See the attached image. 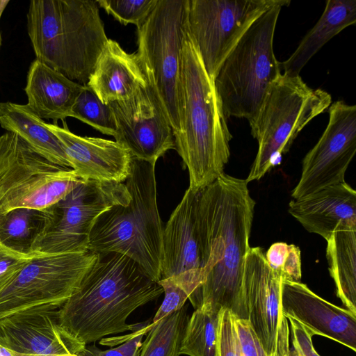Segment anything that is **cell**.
Here are the masks:
<instances>
[{
	"label": "cell",
	"instance_id": "obj_1",
	"mask_svg": "<svg viewBox=\"0 0 356 356\" xmlns=\"http://www.w3.org/2000/svg\"><path fill=\"white\" fill-rule=\"evenodd\" d=\"M248 184L224 172L200 191L199 222L205 280L188 298L195 309L209 306L218 311L227 309L236 318H248L242 284L256 202Z\"/></svg>",
	"mask_w": 356,
	"mask_h": 356
},
{
	"label": "cell",
	"instance_id": "obj_2",
	"mask_svg": "<svg viewBox=\"0 0 356 356\" xmlns=\"http://www.w3.org/2000/svg\"><path fill=\"white\" fill-rule=\"evenodd\" d=\"M162 287L135 261L120 253H97L79 285L58 312L60 326L86 345L134 331L127 321L157 299Z\"/></svg>",
	"mask_w": 356,
	"mask_h": 356
},
{
	"label": "cell",
	"instance_id": "obj_3",
	"mask_svg": "<svg viewBox=\"0 0 356 356\" xmlns=\"http://www.w3.org/2000/svg\"><path fill=\"white\" fill-rule=\"evenodd\" d=\"M179 130L175 149L189 174V187L199 191L224 173L232 136L216 97L213 81L186 27L178 87Z\"/></svg>",
	"mask_w": 356,
	"mask_h": 356
},
{
	"label": "cell",
	"instance_id": "obj_4",
	"mask_svg": "<svg viewBox=\"0 0 356 356\" xmlns=\"http://www.w3.org/2000/svg\"><path fill=\"white\" fill-rule=\"evenodd\" d=\"M27 31L35 59L86 85L108 38L93 0H33Z\"/></svg>",
	"mask_w": 356,
	"mask_h": 356
},
{
	"label": "cell",
	"instance_id": "obj_5",
	"mask_svg": "<svg viewBox=\"0 0 356 356\" xmlns=\"http://www.w3.org/2000/svg\"><path fill=\"white\" fill-rule=\"evenodd\" d=\"M124 184L130 195L128 203L114 205L97 218L88 249L126 255L158 282L163 227L156 201L155 164L132 157Z\"/></svg>",
	"mask_w": 356,
	"mask_h": 356
},
{
	"label": "cell",
	"instance_id": "obj_6",
	"mask_svg": "<svg viewBox=\"0 0 356 356\" xmlns=\"http://www.w3.org/2000/svg\"><path fill=\"white\" fill-rule=\"evenodd\" d=\"M290 3L281 0L261 15L220 65L213 85L226 118H245L251 125L270 86L281 75L273 38L280 10Z\"/></svg>",
	"mask_w": 356,
	"mask_h": 356
},
{
	"label": "cell",
	"instance_id": "obj_7",
	"mask_svg": "<svg viewBox=\"0 0 356 356\" xmlns=\"http://www.w3.org/2000/svg\"><path fill=\"white\" fill-rule=\"evenodd\" d=\"M331 95L312 89L299 76L281 74L272 84L254 122L250 125L258 152L246 178H262L280 163L302 129L330 106Z\"/></svg>",
	"mask_w": 356,
	"mask_h": 356
},
{
	"label": "cell",
	"instance_id": "obj_8",
	"mask_svg": "<svg viewBox=\"0 0 356 356\" xmlns=\"http://www.w3.org/2000/svg\"><path fill=\"white\" fill-rule=\"evenodd\" d=\"M83 181L71 168L42 157L17 134L0 136V213L47 208Z\"/></svg>",
	"mask_w": 356,
	"mask_h": 356
},
{
	"label": "cell",
	"instance_id": "obj_9",
	"mask_svg": "<svg viewBox=\"0 0 356 356\" xmlns=\"http://www.w3.org/2000/svg\"><path fill=\"white\" fill-rule=\"evenodd\" d=\"M188 0H158L137 28L136 52L152 80L169 122L179 130L178 87Z\"/></svg>",
	"mask_w": 356,
	"mask_h": 356
},
{
	"label": "cell",
	"instance_id": "obj_10",
	"mask_svg": "<svg viewBox=\"0 0 356 356\" xmlns=\"http://www.w3.org/2000/svg\"><path fill=\"white\" fill-rule=\"evenodd\" d=\"M130 199L124 183L84 181L45 208L49 218L33 247L34 254H73L88 251L89 236L97 218Z\"/></svg>",
	"mask_w": 356,
	"mask_h": 356
},
{
	"label": "cell",
	"instance_id": "obj_11",
	"mask_svg": "<svg viewBox=\"0 0 356 356\" xmlns=\"http://www.w3.org/2000/svg\"><path fill=\"white\" fill-rule=\"evenodd\" d=\"M281 0H188L186 31L213 79L251 24Z\"/></svg>",
	"mask_w": 356,
	"mask_h": 356
},
{
	"label": "cell",
	"instance_id": "obj_12",
	"mask_svg": "<svg viewBox=\"0 0 356 356\" xmlns=\"http://www.w3.org/2000/svg\"><path fill=\"white\" fill-rule=\"evenodd\" d=\"M97 253L35 254L0 289V319L47 304L63 305L79 285Z\"/></svg>",
	"mask_w": 356,
	"mask_h": 356
},
{
	"label": "cell",
	"instance_id": "obj_13",
	"mask_svg": "<svg viewBox=\"0 0 356 356\" xmlns=\"http://www.w3.org/2000/svg\"><path fill=\"white\" fill-rule=\"evenodd\" d=\"M141 65L146 83L130 97L108 105L116 126L115 141L132 157L156 164L166 152L175 149V138L155 87Z\"/></svg>",
	"mask_w": 356,
	"mask_h": 356
},
{
	"label": "cell",
	"instance_id": "obj_14",
	"mask_svg": "<svg viewBox=\"0 0 356 356\" xmlns=\"http://www.w3.org/2000/svg\"><path fill=\"white\" fill-rule=\"evenodd\" d=\"M328 112L324 132L302 160L300 178L291 193L293 200L345 182L356 152V106L338 100Z\"/></svg>",
	"mask_w": 356,
	"mask_h": 356
},
{
	"label": "cell",
	"instance_id": "obj_15",
	"mask_svg": "<svg viewBox=\"0 0 356 356\" xmlns=\"http://www.w3.org/2000/svg\"><path fill=\"white\" fill-rule=\"evenodd\" d=\"M282 282L263 250L250 248L245 259L242 284L248 320L270 356H286L289 347V323L281 307Z\"/></svg>",
	"mask_w": 356,
	"mask_h": 356
},
{
	"label": "cell",
	"instance_id": "obj_16",
	"mask_svg": "<svg viewBox=\"0 0 356 356\" xmlns=\"http://www.w3.org/2000/svg\"><path fill=\"white\" fill-rule=\"evenodd\" d=\"M62 305L47 304L20 310L0 319V345L24 356L81 353L86 346L59 324Z\"/></svg>",
	"mask_w": 356,
	"mask_h": 356
},
{
	"label": "cell",
	"instance_id": "obj_17",
	"mask_svg": "<svg viewBox=\"0 0 356 356\" xmlns=\"http://www.w3.org/2000/svg\"><path fill=\"white\" fill-rule=\"evenodd\" d=\"M283 316L302 325L313 336L321 335L356 351V315L314 293L299 282H282Z\"/></svg>",
	"mask_w": 356,
	"mask_h": 356
},
{
	"label": "cell",
	"instance_id": "obj_18",
	"mask_svg": "<svg viewBox=\"0 0 356 356\" xmlns=\"http://www.w3.org/2000/svg\"><path fill=\"white\" fill-rule=\"evenodd\" d=\"M60 140L70 168L84 181L123 183L130 173L132 156L115 140L80 136L65 121L63 127L46 123Z\"/></svg>",
	"mask_w": 356,
	"mask_h": 356
},
{
	"label": "cell",
	"instance_id": "obj_19",
	"mask_svg": "<svg viewBox=\"0 0 356 356\" xmlns=\"http://www.w3.org/2000/svg\"><path fill=\"white\" fill-rule=\"evenodd\" d=\"M200 195L188 188L163 228L161 279L202 269Z\"/></svg>",
	"mask_w": 356,
	"mask_h": 356
},
{
	"label": "cell",
	"instance_id": "obj_20",
	"mask_svg": "<svg viewBox=\"0 0 356 356\" xmlns=\"http://www.w3.org/2000/svg\"><path fill=\"white\" fill-rule=\"evenodd\" d=\"M289 213L309 232L326 241L336 232L356 230V192L346 181L289 204Z\"/></svg>",
	"mask_w": 356,
	"mask_h": 356
},
{
	"label": "cell",
	"instance_id": "obj_21",
	"mask_svg": "<svg viewBox=\"0 0 356 356\" xmlns=\"http://www.w3.org/2000/svg\"><path fill=\"white\" fill-rule=\"evenodd\" d=\"M146 83L136 53L126 52L116 41L108 39L87 85L105 104L126 99Z\"/></svg>",
	"mask_w": 356,
	"mask_h": 356
},
{
	"label": "cell",
	"instance_id": "obj_22",
	"mask_svg": "<svg viewBox=\"0 0 356 356\" xmlns=\"http://www.w3.org/2000/svg\"><path fill=\"white\" fill-rule=\"evenodd\" d=\"M83 85L35 59L31 64L24 88L27 105L40 118L65 121Z\"/></svg>",
	"mask_w": 356,
	"mask_h": 356
},
{
	"label": "cell",
	"instance_id": "obj_23",
	"mask_svg": "<svg viewBox=\"0 0 356 356\" xmlns=\"http://www.w3.org/2000/svg\"><path fill=\"white\" fill-rule=\"evenodd\" d=\"M356 22V0H328L316 24L291 56L280 62L282 74L295 76L317 51L334 36Z\"/></svg>",
	"mask_w": 356,
	"mask_h": 356
},
{
	"label": "cell",
	"instance_id": "obj_24",
	"mask_svg": "<svg viewBox=\"0 0 356 356\" xmlns=\"http://www.w3.org/2000/svg\"><path fill=\"white\" fill-rule=\"evenodd\" d=\"M46 123L27 104L0 103V125L3 129L19 135L49 162L71 168L62 143Z\"/></svg>",
	"mask_w": 356,
	"mask_h": 356
},
{
	"label": "cell",
	"instance_id": "obj_25",
	"mask_svg": "<svg viewBox=\"0 0 356 356\" xmlns=\"http://www.w3.org/2000/svg\"><path fill=\"white\" fill-rule=\"evenodd\" d=\"M326 241V258L337 296L356 315V230L334 232Z\"/></svg>",
	"mask_w": 356,
	"mask_h": 356
},
{
	"label": "cell",
	"instance_id": "obj_26",
	"mask_svg": "<svg viewBox=\"0 0 356 356\" xmlns=\"http://www.w3.org/2000/svg\"><path fill=\"white\" fill-rule=\"evenodd\" d=\"M49 218L46 209L22 207L0 213V243L15 252L33 255V245Z\"/></svg>",
	"mask_w": 356,
	"mask_h": 356
},
{
	"label": "cell",
	"instance_id": "obj_27",
	"mask_svg": "<svg viewBox=\"0 0 356 356\" xmlns=\"http://www.w3.org/2000/svg\"><path fill=\"white\" fill-rule=\"evenodd\" d=\"M220 312L209 306L195 309L185 325L180 355L218 356Z\"/></svg>",
	"mask_w": 356,
	"mask_h": 356
},
{
	"label": "cell",
	"instance_id": "obj_28",
	"mask_svg": "<svg viewBox=\"0 0 356 356\" xmlns=\"http://www.w3.org/2000/svg\"><path fill=\"white\" fill-rule=\"evenodd\" d=\"M184 305L156 323L143 341L138 356H180L184 330L188 318Z\"/></svg>",
	"mask_w": 356,
	"mask_h": 356
},
{
	"label": "cell",
	"instance_id": "obj_29",
	"mask_svg": "<svg viewBox=\"0 0 356 356\" xmlns=\"http://www.w3.org/2000/svg\"><path fill=\"white\" fill-rule=\"evenodd\" d=\"M205 280L202 269L188 270L161 279L158 283L164 293L163 300L153 317L156 323L165 316L182 308L189 297Z\"/></svg>",
	"mask_w": 356,
	"mask_h": 356
},
{
	"label": "cell",
	"instance_id": "obj_30",
	"mask_svg": "<svg viewBox=\"0 0 356 356\" xmlns=\"http://www.w3.org/2000/svg\"><path fill=\"white\" fill-rule=\"evenodd\" d=\"M71 118L79 120L103 134L113 137L115 134V122L109 105L103 103L87 85H83L74 104Z\"/></svg>",
	"mask_w": 356,
	"mask_h": 356
},
{
	"label": "cell",
	"instance_id": "obj_31",
	"mask_svg": "<svg viewBox=\"0 0 356 356\" xmlns=\"http://www.w3.org/2000/svg\"><path fill=\"white\" fill-rule=\"evenodd\" d=\"M268 265L283 281L299 282L302 277L301 253L294 244L276 242L264 254Z\"/></svg>",
	"mask_w": 356,
	"mask_h": 356
},
{
	"label": "cell",
	"instance_id": "obj_32",
	"mask_svg": "<svg viewBox=\"0 0 356 356\" xmlns=\"http://www.w3.org/2000/svg\"><path fill=\"white\" fill-rule=\"evenodd\" d=\"M158 0H97L99 8L123 25L140 27L147 19Z\"/></svg>",
	"mask_w": 356,
	"mask_h": 356
},
{
	"label": "cell",
	"instance_id": "obj_33",
	"mask_svg": "<svg viewBox=\"0 0 356 356\" xmlns=\"http://www.w3.org/2000/svg\"><path fill=\"white\" fill-rule=\"evenodd\" d=\"M152 323H140L130 334L116 337L113 339H101V343L116 347L102 350L95 345L86 346L81 353L83 356H138L143 339L150 330Z\"/></svg>",
	"mask_w": 356,
	"mask_h": 356
},
{
	"label": "cell",
	"instance_id": "obj_34",
	"mask_svg": "<svg viewBox=\"0 0 356 356\" xmlns=\"http://www.w3.org/2000/svg\"><path fill=\"white\" fill-rule=\"evenodd\" d=\"M234 318L230 311L221 310L218 329V356H241Z\"/></svg>",
	"mask_w": 356,
	"mask_h": 356
},
{
	"label": "cell",
	"instance_id": "obj_35",
	"mask_svg": "<svg viewBox=\"0 0 356 356\" xmlns=\"http://www.w3.org/2000/svg\"><path fill=\"white\" fill-rule=\"evenodd\" d=\"M287 320L289 347L286 356H320L313 346V335L295 319L287 318Z\"/></svg>",
	"mask_w": 356,
	"mask_h": 356
},
{
	"label": "cell",
	"instance_id": "obj_36",
	"mask_svg": "<svg viewBox=\"0 0 356 356\" xmlns=\"http://www.w3.org/2000/svg\"><path fill=\"white\" fill-rule=\"evenodd\" d=\"M241 356H270L252 330L248 319L234 318Z\"/></svg>",
	"mask_w": 356,
	"mask_h": 356
},
{
	"label": "cell",
	"instance_id": "obj_37",
	"mask_svg": "<svg viewBox=\"0 0 356 356\" xmlns=\"http://www.w3.org/2000/svg\"><path fill=\"white\" fill-rule=\"evenodd\" d=\"M9 250L0 243V289L7 284L33 257Z\"/></svg>",
	"mask_w": 356,
	"mask_h": 356
},
{
	"label": "cell",
	"instance_id": "obj_38",
	"mask_svg": "<svg viewBox=\"0 0 356 356\" xmlns=\"http://www.w3.org/2000/svg\"><path fill=\"white\" fill-rule=\"evenodd\" d=\"M0 356H24L0 345Z\"/></svg>",
	"mask_w": 356,
	"mask_h": 356
},
{
	"label": "cell",
	"instance_id": "obj_39",
	"mask_svg": "<svg viewBox=\"0 0 356 356\" xmlns=\"http://www.w3.org/2000/svg\"><path fill=\"white\" fill-rule=\"evenodd\" d=\"M9 3V0H0V19L3 13V11L6 8L7 4ZM1 33H0V48H1Z\"/></svg>",
	"mask_w": 356,
	"mask_h": 356
},
{
	"label": "cell",
	"instance_id": "obj_40",
	"mask_svg": "<svg viewBox=\"0 0 356 356\" xmlns=\"http://www.w3.org/2000/svg\"><path fill=\"white\" fill-rule=\"evenodd\" d=\"M65 356H83V355H81V353H80V354H79V355H65Z\"/></svg>",
	"mask_w": 356,
	"mask_h": 356
}]
</instances>
